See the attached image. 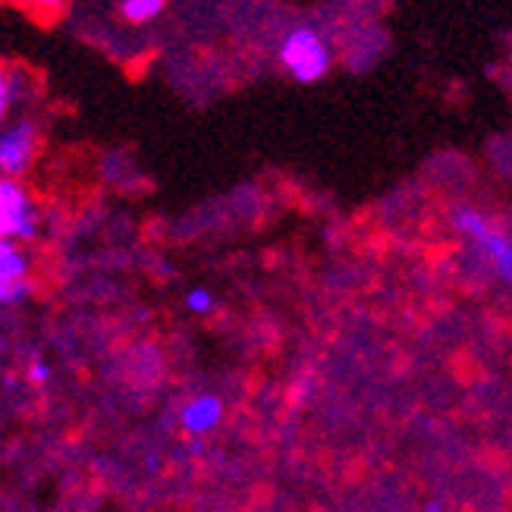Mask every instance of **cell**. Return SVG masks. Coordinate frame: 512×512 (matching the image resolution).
<instances>
[{"label": "cell", "instance_id": "1", "mask_svg": "<svg viewBox=\"0 0 512 512\" xmlns=\"http://www.w3.org/2000/svg\"><path fill=\"white\" fill-rule=\"evenodd\" d=\"M277 57H280L283 73L302 85H315L327 79V73L333 70V48L315 26L289 29L280 38Z\"/></svg>", "mask_w": 512, "mask_h": 512}, {"label": "cell", "instance_id": "2", "mask_svg": "<svg viewBox=\"0 0 512 512\" xmlns=\"http://www.w3.org/2000/svg\"><path fill=\"white\" fill-rule=\"evenodd\" d=\"M453 227L472 242V249L491 267L494 277L512 286V233H506L497 220H491L478 208H456Z\"/></svg>", "mask_w": 512, "mask_h": 512}, {"label": "cell", "instance_id": "3", "mask_svg": "<svg viewBox=\"0 0 512 512\" xmlns=\"http://www.w3.org/2000/svg\"><path fill=\"white\" fill-rule=\"evenodd\" d=\"M41 233V211L22 180L0 176V239L32 242Z\"/></svg>", "mask_w": 512, "mask_h": 512}, {"label": "cell", "instance_id": "4", "mask_svg": "<svg viewBox=\"0 0 512 512\" xmlns=\"http://www.w3.org/2000/svg\"><path fill=\"white\" fill-rule=\"evenodd\" d=\"M41 154V126L32 117H10L0 126V167L4 176H26Z\"/></svg>", "mask_w": 512, "mask_h": 512}, {"label": "cell", "instance_id": "5", "mask_svg": "<svg viewBox=\"0 0 512 512\" xmlns=\"http://www.w3.org/2000/svg\"><path fill=\"white\" fill-rule=\"evenodd\" d=\"M220 418H224V403L211 393H202V396H192L183 406L180 428L192 437H205L220 425Z\"/></svg>", "mask_w": 512, "mask_h": 512}, {"label": "cell", "instance_id": "6", "mask_svg": "<svg viewBox=\"0 0 512 512\" xmlns=\"http://www.w3.org/2000/svg\"><path fill=\"white\" fill-rule=\"evenodd\" d=\"M29 271H32V258L26 246L13 239H0V286L29 280Z\"/></svg>", "mask_w": 512, "mask_h": 512}, {"label": "cell", "instance_id": "7", "mask_svg": "<svg viewBox=\"0 0 512 512\" xmlns=\"http://www.w3.org/2000/svg\"><path fill=\"white\" fill-rule=\"evenodd\" d=\"M164 7L167 0H117V10L129 26H148L164 13Z\"/></svg>", "mask_w": 512, "mask_h": 512}, {"label": "cell", "instance_id": "8", "mask_svg": "<svg viewBox=\"0 0 512 512\" xmlns=\"http://www.w3.org/2000/svg\"><path fill=\"white\" fill-rule=\"evenodd\" d=\"M22 73H10L4 63H0V126L13 117V107L19 104L22 95Z\"/></svg>", "mask_w": 512, "mask_h": 512}, {"label": "cell", "instance_id": "9", "mask_svg": "<svg viewBox=\"0 0 512 512\" xmlns=\"http://www.w3.org/2000/svg\"><path fill=\"white\" fill-rule=\"evenodd\" d=\"M183 305H186L189 315H211V311H214V296H211V289L195 286V289H189V293H186Z\"/></svg>", "mask_w": 512, "mask_h": 512}, {"label": "cell", "instance_id": "10", "mask_svg": "<svg viewBox=\"0 0 512 512\" xmlns=\"http://www.w3.org/2000/svg\"><path fill=\"white\" fill-rule=\"evenodd\" d=\"M29 293H32V283L29 280L4 283V286H0V305H4V308H16V305H22V302L29 299Z\"/></svg>", "mask_w": 512, "mask_h": 512}, {"label": "cell", "instance_id": "11", "mask_svg": "<svg viewBox=\"0 0 512 512\" xmlns=\"http://www.w3.org/2000/svg\"><path fill=\"white\" fill-rule=\"evenodd\" d=\"M29 381L35 384V387H44L51 381V365L48 362H41V359H35L32 365H29Z\"/></svg>", "mask_w": 512, "mask_h": 512}, {"label": "cell", "instance_id": "12", "mask_svg": "<svg viewBox=\"0 0 512 512\" xmlns=\"http://www.w3.org/2000/svg\"><path fill=\"white\" fill-rule=\"evenodd\" d=\"M26 4H29L35 13H44V16H48V13L60 10V7L66 4V0H26Z\"/></svg>", "mask_w": 512, "mask_h": 512}, {"label": "cell", "instance_id": "13", "mask_svg": "<svg viewBox=\"0 0 512 512\" xmlns=\"http://www.w3.org/2000/svg\"><path fill=\"white\" fill-rule=\"evenodd\" d=\"M0 176H4V167H0Z\"/></svg>", "mask_w": 512, "mask_h": 512}]
</instances>
